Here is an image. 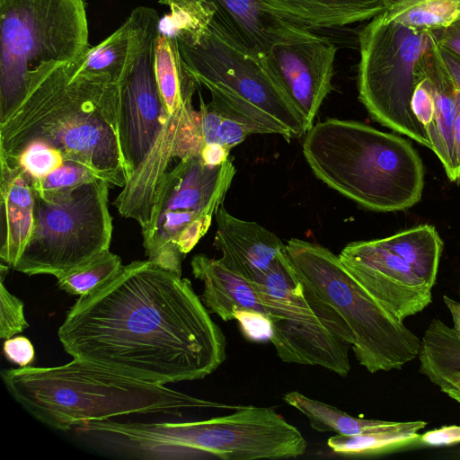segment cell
Listing matches in <instances>:
<instances>
[{
    "label": "cell",
    "instance_id": "cell-1",
    "mask_svg": "<svg viewBox=\"0 0 460 460\" xmlns=\"http://www.w3.org/2000/svg\"><path fill=\"white\" fill-rule=\"evenodd\" d=\"M191 282L134 261L80 296L58 328L67 354L136 379H203L226 358V340Z\"/></svg>",
    "mask_w": 460,
    "mask_h": 460
},
{
    "label": "cell",
    "instance_id": "cell-2",
    "mask_svg": "<svg viewBox=\"0 0 460 460\" xmlns=\"http://www.w3.org/2000/svg\"><path fill=\"white\" fill-rule=\"evenodd\" d=\"M82 58L33 78L0 119V160L18 168L43 199L96 179L119 188L128 179L119 134V85L81 70Z\"/></svg>",
    "mask_w": 460,
    "mask_h": 460
},
{
    "label": "cell",
    "instance_id": "cell-3",
    "mask_svg": "<svg viewBox=\"0 0 460 460\" xmlns=\"http://www.w3.org/2000/svg\"><path fill=\"white\" fill-rule=\"evenodd\" d=\"M12 396L33 417L61 430L129 414L181 416L186 410L237 409L74 358L58 367L3 370Z\"/></svg>",
    "mask_w": 460,
    "mask_h": 460
},
{
    "label": "cell",
    "instance_id": "cell-4",
    "mask_svg": "<svg viewBox=\"0 0 460 460\" xmlns=\"http://www.w3.org/2000/svg\"><path fill=\"white\" fill-rule=\"evenodd\" d=\"M303 154L318 179L367 209L405 210L421 199V158L397 135L359 121L328 119L307 131Z\"/></svg>",
    "mask_w": 460,
    "mask_h": 460
},
{
    "label": "cell",
    "instance_id": "cell-5",
    "mask_svg": "<svg viewBox=\"0 0 460 460\" xmlns=\"http://www.w3.org/2000/svg\"><path fill=\"white\" fill-rule=\"evenodd\" d=\"M286 251L305 295L369 373L401 369L421 341L378 303L329 249L292 238Z\"/></svg>",
    "mask_w": 460,
    "mask_h": 460
},
{
    "label": "cell",
    "instance_id": "cell-6",
    "mask_svg": "<svg viewBox=\"0 0 460 460\" xmlns=\"http://www.w3.org/2000/svg\"><path fill=\"white\" fill-rule=\"evenodd\" d=\"M177 42L184 67L197 84L209 91L211 102L242 118L257 134L279 135L289 141L307 133L263 58L214 18L196 36Z\"/></svg>",
    "mask_w": 460,
    "mask_h": 460
},
{
    "label": "cell",
    "instance_id": "cell-7",
    "mask_svg": "<svg viewBox=\"0 0 460 460\" xmlns=\"http://www.w3.org/2000/svg\"><path fill=\"white\" fill-rule=\"evenodd\" d=\"M84 0H0V119L30 82L90 49Z\"/></svg>",
    "mask_w": 460,
    "mask_h": 460
},
{
    "label": "cell",
    "instance_id": "cell-8",
    "mask_svg": "<svg viewBox=\"0 0 460 460\" xmlns=\"http://www.w3.org/2000/svg\"><path fill=\"white\" fill-rule=\"evenodd\" d=\"M110 188L96 179L49 199L35 194L32 234L13 269L58 279L109 251Z\"/></svg>",
    "mask_w": 460,
    "mask_h": 460
},
{
    "label": "cell",
    "instance_id": "cell-9",
    "mask_svg": "<svg viewBox=\"0 0 460 460\" xmlns=\"http://www.w3.org/2000/svg\"><path fill=\"white\" fill-rule=\"evenodd\" d=\"M432 32L373 18L359 32L358 99L380 124L430 149L411 110L418 66Z\"/></svg>",
    "mask_w": 460,
    "mask_h": 460
},
{
    "label": "cell",
    "instance_id": "cell-10",
    "mask_svg": "<svg viewBox=\"0 0 460 460\" xmlns=\"http://www.w3.org/2000/svg\"><path fill=\"white\" fill-rule=\"evenodd\" d=\"M232 158L212 166L199 156L179 160L164 177L150 228L147 260L181 275V263L207 234L235 174Z\"/></svg>",
    "mask_w": 460,
    "mask_h": 460
},
{
    "label": "cell",
    "instance_id": "cell-11",
    "mask_svg": "<svg viewBox=\"0 0 460 460\" xmlns=\"http://www.w3.org/2000/svg\"><path fill=\"white\" fill-rule=\"evenodd\" d=\"M272 326L270 339L287 363L323 367L341 376L350 371V345L339 338L305 295L287 251L252 282Z\"/></svg>",
    "mask_w": 460,
    "mask_h": 460
},
{
    "label": "cell",
    "instance_id": "cell-12",
    "mask_svg": "<svg viewBox=\"0 0 460 460\" xmlns=\"http://www.w3.org/2000/svg\"><path fill=\"white\" fill-rule=\"evenodd\" d=\"M337 47L310 31L273 45L262 58L306 130L330 92Z\"/></svg>",
    "mask_w": 460,
    "mask_h": 460
},
{
    "label": "cell",
    "instance_id": "cell-13",
    "mask_svg": "<svg viewBox=\"0 0 460 460\" xmlns=\"http://www.w3.org/2000/svg\"><path fill=\"white\" fill-rule=\"evenodd\" d=\"M339 258L354 279L400 321L432 302L431 288L377 239L348 243Z\"/></svg>",
    "mask_w": 460,
    "mask_h": 460
},
{
    "label": "cell",
    "instance_id": "cell-14",
    "mask_svg": "<svg viewBox=\"0 0 460 460\" xmlns=\"http://www.w3.org/2000/svg\"><path fill=\"white\" fill-rule=\"evenodd\" d=\"M158 26L148 33L133 66L119 83V134L128 179L149 153L164 119L154 70Z\"/></svg>",
    "mask_w": 460,
    "mask_h": 460
},
{
    "label": "cell",
    "instance_id": "cell-15",
    "mask_svg": "<svg viewBox=\"0 0 460 460\" xmlns=\"http://www.w3.org/2000/svg\"><path fill=\"white\" fill-rule=\"evenodd\" d=\"M215 247L220 261L251 282L262 278L278 256L286 251L279 236L254 221L231 215L221 206L215 215Z\"/></svg>",
    "mask_w": 460,
    "mask_h": 460
},
{
    "label": "cell",
    "instance_id": "cell-16",
    "mask_svg": "<svg viewBox=\"0 0 460 460\" xmlns=\"http://www.w3.org/2000/svg\"><path fill=\"white\" fill-rule=\"evenodd\" d=\"M168 0H158L165 4ZM214 19L236 40L261 58L278 43L307 32V26L290 21L260 0H203Z\"/></svg>",
    "mask_w": 460,
    "mask_h": 460
},
{
    "label": "cell",
    "instance_id": "cell-17",
    "mask_svg": "<svg viewBox=\"0 0 460 460\" xmlns=\"http://www.w3.org/2000/svg\"><path fill=\"white\" fill-rule=\"evenodd\" d=\"M159 22L155 9L136 7L112 34L88 49L82 58L80 69L107 75L119 84L133 66L148 33Z\"/></svg>",
    "mask_w": 460,
    "mask_h": 460
},
{
    "label": "cell",
    "instance_id": "cell-18",
    "mask_svg": "<svg viewBox=\"0 0 460 460\" xmlns=\"http://www.w3.org/2000/svg\"><path fill=\"white\" fill-rule=\"evenodd\" d=\"M36 196L16 167L0 160V212L2 262L13 267L33 230Z\"/></svg>",
    "mask_w": 460,
    "mask_h": 460
},
{
    "label": "cell",
    "instance_id": "cell-19",
    "mask_svg": "<svg viewBox=\"0 0 460 460\" xmlns=\"http://www.w3.org/2000/svg\"><path fill=\"white\" fill-rule=\"evenodd\" d=\"M421 66L431 83L434 96V115L427 128L430 149L439 159L449 181L453 182V126L456 112L457 89L446 67L433 34L429 46L421 57Z\"/></svg>",
    "mask_w": 460,
    "mask_h": 460
},
{
    "label": "cell",
    "instance_id": "cell-20",
    "mask_svg": "<svg viewBox=\"0 0 460 460\" xmlns=\"http://www.w3.org/2000/svg\"><path fill=\"white\" fill-rule=\"evenodd\" d=\"M193 276L203 283L200 296L209 313L223 321L234 319V312L251 309L265 313L251 281L226 267L219 259L195 255L190 261Z\"/></svg>",
    "mask_w": 460,
    "mask_h": 460
},
{
    "label": "cell",
    "instance_id": "cell-21",
    "mask_svg": "<svg viewBox=\"0 0 460 460\" xmlns=\"http://www.w3.org/2000/svg\"><path fill=\"white\" fill-rule=\"evenodd\" d=\"M281 16L310 27H341L372 20L392 0H260Z\"/></svg>",
    "mask_w": 460,
    "mask_h": 460
},
{
    "label": "cell",
    "instance_id": "cell-22",
    "mask_svg": "<svg viewBox=\"0 0 460 460\" xmlns=\"http://www.w3.org/2000/svg\"><path fill=\"white\" fill-rule=\"evenodd\" d=\"M420 371L460 404V339L453 328L433 319L424 332Z\"/></svg>",
    "mask_w": 460,
    "mask_h": 460
},
{
    "label": "cell",
    "instance_id": "cell-23",
    "mask_svg": "<svg viewBox=\"0 0 460 460\" xmlns=\"http://www.w3.org/2000/svg\"><path fill=\"white\" fill-rule=\"evenodd\" d=\"M283 400L302 412L310 426L319 432H335L337 435L351 436L389 429L419 431L427 426L426 421H385L366 420L351 416L325 402L312 399L297 391L283 395Z\"/></svg>",
    "mask_w": 460,
    "mask_h": 460
},
{
    "label": "cell",
    "instance_id": "cell-24",
    "mask_svg": "<svg viewBox=\"0 0 460 460\" xmlns=\"http://www.w3.org/2000/svg\"><path fill=\"white\" fill-rule=\"evenodd\" d=\"M154 70L166 114H172L192 100L197 83L183 66L177 40L159 30L154 43Z\"/></svg>",
    "mask_w": 460,
    "mask_h": 460
},
{
    "label": "cell",
    "instance_id": "cell-25",
    "mask_svg": "<svg viewBox=\"0 0 460 460\" xmlns=\"http://www.w3.org/2000/svg\"><path fill=\"white\" fill-rule=\"evenodd\" d=\"M377 242L402 258L429 288L437 280L443 242L433 226H414Z\"/></svg>",
    "mask_w": 460,
    "mask_h": 460
},
{
    "label": "cell",
    "instance_id": "cell-26",
    "mask_svg": "<svg viewBox=\"0 0 460 460\" xmlns=\"http://www.w3.org/2000/svg\"><path fill=\"white\" fill-rule=\"evenodd\" d=\"M380 15L407 27L435 31L460 19V0H392Z\"/></svg>",
    "mask_w": 460,
    "mask_h": 460
},
{
    "label": "cell",
    "instance_id": "cell-27",
    "mask_svg": "<svg viewBox=\"0 0 460 460\" xmlns=\"http://www.w3.org/2000/svg\"><path fill=\"white\" fill-rule=\"evenodd\" d=\"M416 431L389 429L351 436L335 435L327 440L332 451L342 456H375L420 444Z\"/></svg>",
    "mask_w": 460,
    "mask_h": 460
},
{
    "label": "cell",
    "instance_id": "cell-28",
    "mask_svg": "<svg viewBox=\"0 0 460 460\" xmlns=\"http://www.w3.org/2000/svg\"><path fill=\"white\" fill-rule=\"evenodd\" d=\"M170 13L160 18V32L179 39L192 38L214 18V7L203 0H168Z\"/></svg>",
    "mask_w": 460,
    "mask_h": 460
},
{
    "label": "cell",
    "instance_id": "cell-29",
    "mask_svg": "<svg viewBox=\"0 0 460 460\" xmlns=\"http://www.w3.org/2000/svg\"><path fill=\"white\" fill-rule=\"evenodd\" d=\"M120 257L109 251L57 279L60 289L84 296L110 279L122 268Z\"/></svg>",
    "mask_w": 460,
    "mask_h": 460
},
{
    "label": "cell",
    "instance_id": "cell-30",
    "mask_svg": "<svg viewBox=\"0 0 460 460\" xmlns=\"http://www.w3.org/2000/svg\"><path fill=\"white\" fill-rule=\"evenodd\" d=\"M8 268V265L1 263L0 338L3 340L13 337L29 326L24 317L23 302L11 294L4 284Z\"/></svg>",
    "mask_w": 460,
    "mask_h": 460
},
{
    "label": "cell",
    "instance_id": "cell-31",
    "mask_svg": "<svg viewBox=\"0 0 460 460\" xmlns=\"http://www.w3.org/2000/svg\"><path fill=\"white\" fill-rule=\"evenodd\" d=\"M417 75L418 79L411 98V110L418 122L427 132L434 115V96L431 83L421 66V58Z\"/></svg>",
    "mask_w": 460,
    "mask_h": 460
},
{
    "label": "cell",
    "instance_id": "cell-32",
    "mask_svg": "<svg viewBox=\"0 0 460 460\" xmlns=\"http://www.w3.org/2000/svg\"><path fill=\"white\" fill-rule=\"evenodd\" d=\"M214 104L219 109L221 113L217 131L218 143L220 145L231 149L243 142L248 136L257 134L255 128L242 118L216 103Z\"/></svg>",
    "mask_w": 460,
    "mask_h": 460
},
{
    "label": "cell",
    "instance_id": "cell-33",
    "mask_svg": "<svg viewBox=\"0 0 460 460\" xmlns=\"http://www.w3.org/2000/svg\"><path fill=\"white\" fill-rule=\"evenodd\" d=\"M243 334L252 341H270L272 326L269 316L251 309H239L234 312Z\"/></svg>",
    "mask_w": 460,
    "mask_h": 460
},
{
    "label": "cell",
    "instance_id": "cell-34",
    "mask_svg": "<svg viewBox=\"0 0 460 460\" xmlns=\"http://www.w3.org/2000/svg\"><path fill=\"white\" fill-rule=\"evenodd\" d=\"M3 351L10 362L20 367L30 366L35 358L34 348L31 341L24 336H13L5 340Z\"/></svg>",
    "mask_w": 460,
    "mask_h": 460
},
{
    "label": "cell",
    "instance_id": "cell-35",
    "mask_svg": "<svg viewBox=\"0 0 460 460\" xmlns=\"http://www.w3.org/2000/svg\"><path fill=\"white\" fill-rule=\"evenodd\" d=\"M460 443V426H442L420 436V444L429 447H445Z\"/></svg>",
    "mask_w": 460,
    "mask_h": 460
},
{
    "label": "cell",
    "instance_id": "cell-36",
    "mask_svg": "<svg viewBox=\"0 0 460 460\" xmlns=\"http://www.w3.org/2000/svg\"><path fill=\"white\" fill-rule=\"evenodd\" d=\"M431 31L441 48L460 56V19L447 27Z\"/></svg>",
    "mask_w": 460,
    "mask_h": 460
},
{
    "label": "cell",
    "instance_id": "cell-37",
    "mask_svg": "<svg viewBox=\"0 0 460 460\" xmlns=\"http://www.w3.org/2000/svg\"><path fill=\"white\" fill-rule=\"evenodd\" d=\"M453 161L455 174L453 182H460V91L456 95V112L453 126Z\"/></svg>",
    "mask_w": 460,
    "mask_h": 460
},
{
    "label": "cell",
    "instance_id": "cell-38",
    "mask_svg": "<svg viewBox=\"0 0 460 460\" xmlns=\"http://www.w3.org/2000/svg\"><path fill=\"white\" fill-rule=\"evenodd\" d=\"M230 149L220 144L204 145L199 157L206 164L216 166L222 164L229 158Z\"/></svg>",
    "mask_w": 460,
    "mask_h": 460
},
{
    "label": "cell",
    "instance_id": "cell-39",
    "mask_svg": "<svg viewBox=\"0 0 460 460\" xmlns=\"http://www.w3.org/2000/svg\"><path fill=\"white\" fill-rule=\"evenodd\" d=\"M438 48L455 86L460 91V56L441 48L439 45Z\"/></svg>",
    "mask_w": 460,
    "mask_h": 460
},
{
    "label": "cell",
    "instance_id": "cell-40",
    "mask_svg": "<svg viewBox=\"0 0 460 460\" xmlns=\"http://www.w3.org/2000/svg\"><path fill=\"white\" fill-rule=\"evenodd\" d=\"M443 300L451 314L454 323L453 329L456 332L457 337L460 339V301L452 299L447 296H444Z\"/></svg>",
    "mask_w": 460,
    "mask_h": 460
}]
</instances>
